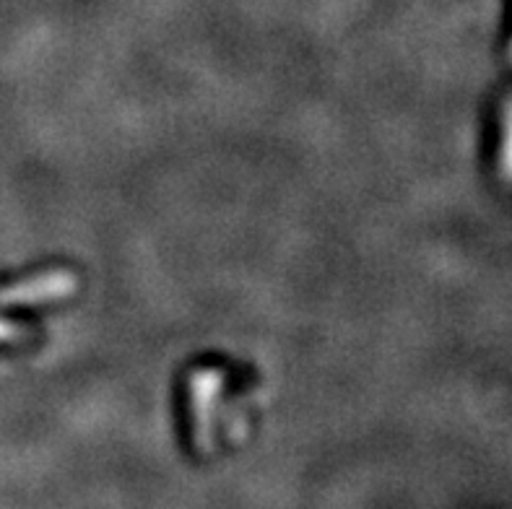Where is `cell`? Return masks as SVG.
I'll list each match as a JSON object with an SVG mask.
<instances>
[{
	"label": "cell",
	"mask_w": 512,
	"mask_h": 509,
	"mask_svg": "<svg viewBox=\"0 0 512 509\" xmlns=\"http://www.w3.org/2000/svg\"><path fill=\"white\" fill-rule=\"evenodd\" d=\"M500 174L505 182L512 185V99L502 110V128H500Z\"/></svg>",
	"instance_id": "6da1fadb"
}]
</instances>
